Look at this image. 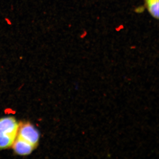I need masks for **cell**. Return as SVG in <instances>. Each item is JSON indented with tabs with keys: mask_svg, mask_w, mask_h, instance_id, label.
<instances>
[{
	"mask_svg": "<svg viewBox=\"0 0 159 159\" xmlns=\"http://www.w3.org/2000/svg\"><path fill=\"white\" fill-rule=\"evenodd\" d=\"M19 125L14 117L0 119V149L12 146L17 137Z\"/></svg>",
	"mask_w": 159,
	"mask_h": 159,
	"instance_id": "1",
	"label": "cell"
},
{
	"mask_svg": "<svg viewBox=\"0 0 159 159\" xmlns=\"http://www.w3.org/2000/svg\"><path fill=\"white\" fill-rule=\"evenodd\" d=\"M16 137L28 142L35 148L39 141V134L33 125L29 123H25L20 124Z\"/></svg>",
	"mask_w": 159,
	"mask_h": 159,
	"instance_id": "2",
	"label": "cell"
},
{
	"mask_svg": "<svg viewBox=\"0 0 159 159\" xmlns=\"http://www.w3.org/2000/svg\"><path fill=\"white\" fill-rule=\"evenodd\" d=\"M12 146L15 152L21 156L30 154L35 148L33 145L17 137Z\"/></svg>",
	"mask_w": 159,
	"mask_h": 159,
	"instance_id": "3",
	"label": "cell"
},
{
	"mask_svg": "<svg viewBox=\"0 0 159 159\" xmlns=\"http://www.w3.org/2000/svg\"><path fill=\"white\" fill-rule=\"evenodd\" d=\"M159 0H145L146 7L150 14L155 18H159Z\"/></svg>",
	"mask_w": 159,
	"mask_h": 159,
	"instance_id": "4",
	"label": "cell"
}]
</instances>
